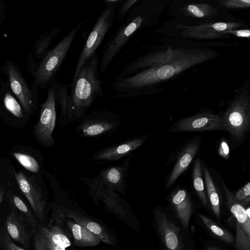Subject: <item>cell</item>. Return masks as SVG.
I'll return each instance as SVG.
<instances>
[{"label": "cell", "instance_id": "1", "mask_svg": "<svg viewBox=\"0 0 250 250\" xmlns=\"http://www.w3.org/2000/svg\"><path fill=\"white\" fill-rule=\"evenodd\" d=\"M211 51H191L169 62L147 68L125 77L115 78L111 88L116 98L127 99L150 93L154 85L211 59Z\"/></svg>", "mask_w": 250, "mask_h": 250}, {"label": "cell", "instance_id": "2", "mask_svg": "<svg viewBox=\"0 0 250 250\" xmlns=\"http://www.w3.org/2000/svg\"><path fill=\"white\" fill-rule=\"evenodd\" d=\"M98 55L94 54L83 65L68 95L67 124L80 120L98 98H103L102 81L98 74Z\"/></svg>", "mask_w": 250, "mask_h": 250}, {"label": "cell", "instance_id": "3", "mask_svg": "<svg viewBox=\"0 0 250 250\" xmlns=\"http://www.w3.org/2000/svg\"><path fill=\"white\" fill-rule=\"evenodd\" d=\"M153 214L161 250H196L188 229L183 227L169 210L156 206Z\"/></svg>", "mask_w": 250, "mask_h": 250}, {"label": "cell", "instance_id": "4", "mask_svg": "<svg viewBox=\"0 0 250 250\" xmlns=\"http://www.w3.org/2000/svg\"><path fill=\"white\" fill-rule=\"evenodd\" d=\"M87 20L80 22L41 59L31 74L33 85L44 89L54 82L78 33Z\"/></svg>", "mask_w": 250, "mask_h": 250}, {"label": "cell", "instance_id": "5", "mask_svg": "<svg viewBox=\"0 0 250 250\" xmlns=\"http://www.w3.org/2000/svg\"><path fill=\"white\" fill-rule=\"evenodd\" d=\"M145 21L146 17L143 14L141 8L134 5L104 46L100 66L102 72L106 71L114 57L142 27Z\"/></svg>", "mask_w": 250, "mask_h": 250}, {"label": "cell", "instance_id": "6", "mask_svg": "<svg viewBox=\"0 0 250 250\" xmlns=\"http://www.w3.org/2000/svg\"><path fill=\"white\" fill-rule=\"evenodd\" d=\"M123 0H105V8L96 21L91 31L83 44L79 54L71 83L77 78L85 62L94 54L112 26L118 7Z\"/></svg>", "mask_w": 250, "mask_h": 250}, {"label": "cell", "instance_id": "7", "mask_svg": "<svg viewBox=\"0 0 250 250\" xmlns=\"http://www.w3.org/2000/svg\"><path fill=\"white\" fill-rule=\"evenodd\" d=\"M121 124L120 115L103 108L94 111L81 119L75 126V132L78 136L83 138L110 136L119 129Z\"/></svg>", "mask_w": 250, "mask_h": 250}, {"label": "cell", "instance_id": "8", "mask_svg": "<svg viewBox=\"0 0 250 250\" xmlns=\"http://www.w3.org/2000/svg\"><path fill=\"white\" fill-rule=\"evenodd\" d=\"M247 94L243 92L236 96L222 117L223 130L238 142L250 130V99Z\"/></svg>", "mask_w": 250, "mask_h": 250}, {"label": "cell", "instance_id": "9", "mask_svg": "<svg viewBox=\"0 0 250 250\" xmlns=\"http://www.w3.org/2000/svg\"><path fill=\"white\" fill-rule=\"evenodd\" d=\"M57 102L56 82H53L47 91L46 99L41 105L40 117L33 130L36 139L47 147H53L55 144L53 132L56 121Z\"/></svg>", "mask_w": 250, "mask_h": 250}, {"label": "cell", "instance_id": "10", "mask_svg": "<svg viewBox=\"0 0 250 250\" xmlns=\"http://www.w3.org/2000/svg\"><path fill=\"white\" fill-rule=\"evenodd\" d=\"M226 197L227 205L235 219L236 233L234 246L236 250H250V217L246 208L234 199L233 194L222 183Z\"/></svg>", "mask_w": 250, "mask_h": 250}, {"label": "cell", "instance_id": "11", "mask_svg": "<svg viewBox=\"0 0 250 250\" xmlns=\"http://www.w3.org/2000/svg\"><path fill=\"white\" fill-rule=\"evenodd\" d=\"M10 86L25 112H30L37 102L38 88L29 86L20 69L13 61L7 62L4 67Z\"/></svg>", "mask_w": 250, "mask_h": 250}, {"label": "cell", "instance_id": "12", "mask_svg": "<svg viewBox=\"0 0 250 250\" xmlns=\"http://www.w3.org/2000/svg\"><path fill=\"white\" fill-rule=\"evenodd\" d=\"M223 130L222 118L218 114L204 112L181 119L171 127V132Z\"/></svg>", "mask_w": 250, "mask_h": 250}, {"label": "cell", "instance_id": "13", "mask_svg": "<svg viewBox=\"0 0 250 250\" xmlns=\"http://www.w3.org/2000/svg\"><path fill=\"white\" fill-rule=\"evenodd\" d=\"M14 174L21 192L27 199L35 215L38 219L42 220L45 200L41 186L34 178L27 176L21 171Z\"/></svg>", "mask_w": 250, "mask_h": 250}, {"label": "cell", "instance_id": "14", "mask_svg": "<svg viewBox=\"0 0 250 250\" xmlns=\"http://www.w3.org/2000/svg\"><path fill=\"white\" fill-rule=\"evenodd\" d=\"M131 156L125 159L121 165L110 166L103 169L93 179L99 184L125 194L127 188V177Z\"/></svg>", "mask_w": 250, "mask_h": 250}, {"label": "cell", "instance_id": "15", "mask_svg": "<svg viewBox=\"0 0 250 250\" xmlns=\"http://www.w3.org/2000/svg\"><path fill=\"white\" fill-rule=\"evenodd\" d=\"M146 135L135 137L118 142L96 151L92 156L95 161H115L132 153L146 141Z\"/></svg>", "mask_w": 250, "mask_h": 250}, {"label": "cell", "instance_id": "16", "mask_svg": "<svg viewBox=\"0 0 250 250\" xmlns=\"http://www.w3.org/2000/svg\"><path fill=\"white\" fill-rule=\"evenodd\" d=\"M33 241L34 250H65L71 245L57 227L37 226Z\"/></svg>", "mask_w": 250, "mask_h": 250}, {"label": "cell", "instance_id": "17", "mask_svg": "<svg viewBox=\"0 0 250 250\" xmlns=\"http://www.w3.org/2000/svg\"><path fill=\"white\" fill-rule=\"evenodd\" d=\"M169 203L171 213L184 228L188 229L193 211V205L187 191L180 188L174 190L169 196Z\"/></svg>", "mask_w": 250, "mask_h": 250}, {"label": "cell", "instance_id": "18", "mask_svg": "<svg viewBox=\"0 0 250 250\" xmlns=\"http://www.w3.org/2000/svg\"><path fill=\"white\" fill-rule=\"evenodd\" d=\"M5 226L12 240L26 248L29 247L31 237L35 232L29 229L28 228H33L21 214L12 210L6 217Z\"/></svg>", "mask_w": 250, "mask_h": 250}, {"label": "cell", "instance_id": "19", "mask_svg": "<svg viewBox=\"0 0 250 250\" xmlns=\"http://www.w3.org/2000/svg\"><path fill=\"white\" fill-rule=\"evenodd\" d=\"M200 144V138H195L188 142L182 150L174 167L167 180L165 185L166 189L172 186L179 176L188 168L198 150Z\"/></svg>", "mask_w": 250, "mask_h": 250}, {"label": "cell", "instance_id": "20", "mask_svg": "<svg viewBox=\"0 0 250 250\" xmlns=\"http://www.w3.org/2000/svg\"><path fill=\"white\" fill-rule=\"evenodd\" d=\"M203 171L208 201L214 215L219 219L221 213L220 200L215 185L210 172L206 167L203 168Z\"/></svg>", "mask_w": 250, "mask_h": 250}, {"label": "cell", "instance_id": "21", "mask_svg": "<svg viewBox=\"0 0 250 250\" xmlns=\"http://www.w3.org/2000/svg\"><path fill=\"white\" fill-rule=\"evenodd\" d=\"M202 171L201 162L200 159L197 158L194 163L192 171L193 188L202 204L205 207H208V201L205 192Z\"/></svg>", "mask_w": 250, "mask_h": 250}, {"label": "cell", "instance_id": "22", "mask_svg": "<svg viewBox=\"0 0 250 250\" xmlns=\"http://www.w3.org/2000/svg\"><path fill=\"white\" fill-rule=\"evenodd\" d=\"M61 29V27H56L49 33L42 35L35 42L32 48L36 59L41 60L47 53L52 41L60 32Z\"/></svg>", "mask_w": 250, "mask_h": 250}, {"label": "cell", "instance_id": "23", "mask_svg": "<svg viewBox=\"0 0 250 250\" xmlns=\"http://www.w3.org/2000/svg\"><path fill=\"white\" fill-rule=\"evenodd\" d=\"M198 216L205 227L216 237L227 244L234 243L233 235L227 229L204 214L199 213Z\"/></svg>", "mask_w": 250, "mask_h": 250}, {"label": "cell", "instance_id": "24", "mask_svg": "<svg viewBox=\"0 0 250 250\" xmlns=\"http://www.w3.org/2000/svg\"><path fill=\"white\" fill-rule=\"evenodd\" d=\"M68 86L56 82V91L57 102L59 103L61 113L59 118V123L62 127L66 126L67 124V105Z\"/></svg>", "mask_w": 250, "mask_h": 250}, {"label": "cell", "instance_id": "25", "mask_svg": "<svg viewBox=\"0 0 250 250\" xmlns=\"http://www.w3.org/2000/svg\"><path fill=\"white\" fill-rule=\"evenodd\" d=\"M9 201L12 206L16 209V211L25 218L30 226L36 229L37 226L36 219L25 203L15 195L10 197Z\"/></svg>", "mask_w": 250, "mask_h": 250}, {"label": "cell", "instance_id": "26", "mask_svg": "<svg viewBox=\"0 0 250 250\" xmlns=\"http://www.w3.org/2000/svg\"><path fill=\"white\" fill-rule=\"evenodd\" d=\"M13 155L18 162L25 169L33 173H38L40 166L38 161L32 156L20 152H13Z\"/></svg>", "mask_w": 250, "mask_h": 250}, {"label": "cell", "instance_id": "27", "mask_svg": "<svg viewBox=\"0 0 250 250\" xmlns=\"http://www.w3.org/2000/svg\"><path fill=\"white\" fill-rule=\"evenodd\" d=\"M3 102L6 109L14 116L18 118L23 117V112L21 105L10 93L5 94Z\"/></svg>", "mask_w": 250, "mask_h": 250}, {"label": "cell", "instance_id": "28", "mask_svg": "<svg viewBox=\"0 0 250 250\" xmlns=\"http://www.w3.org/2000/svg\"><path fill=\"white\" fill-rule=\"evenodd\" d=\"M0 248L1 250H25L13 242L6 228L3 227H0Z\"/></svg>", "mask_w": 250, "mask_h": 250}, {"label": "cell", "instance_id": "29", "mask_svg": "<svg viewBox=\"0 0 250 250\" xmlns=\"http://www.w3.org/2000/svg\"><path fill=\"white\" fill-rule=\"evenodd\" d=\"M138 2V0H123L117 9L115 22H122L130 10Z\"/></svg>", "mask_w": 250, "mask_h": 250}, {"label": "cell", "instance_id": "30", "mask_svg": "<svg viewBox=\"0 0 250 250\" xmlns=\"http://www.w3.org/2000/svg\"><path fill=\"white\" fill-rule=\"evenodd\" d=\"M211 7L206 4H190L188 5L186 10L190 15L197 18H203L210 14Z\"/></svg>", "mask_w": 250, "mask_h": 250}, {"label": "cell", "instance_id": "31", "mask_svg": "<svg viewBox=\"0 0 250 250\" xmlns=\"http://www.w3.org/2000/svg\"><path fill=\"white\" fill-rule=\"evenodd\" d=\"M236 201L243 206L249 205L250 201V182H249L233 194Z\"/></svg>", "mask_w": 250, "mask_h": 250}, {"label": "cell", "instance_id": "32", "mask_svg": "<svg viewBox=\"0 0 250 250\" xmlns=\"http://www.w3.org/2000/svg\"><path fill=\"white\" fill-rule=\"evenodd\" d=\"M221 2L222 5L231 8H244L250 6V0H229Z\"/></svg>", "mask_w": 250, "mask_h": 250}, {"label": "cell", "instance_id": "33", "mask_svg": "<svg viewBox=\"0 0 250 250\" xmlns=\"http://www.w3.org/2000/svg\"><path fill=\"white\" fill-rule=\"evenodd\" d=\"M239 26L237 23L216 22L212 24V28L216 31L223 32L229 30Z\"/></svg>", "mask_w": 250, "mask_h": 250}, {"label": "cell", "instance_id": "34", "mask_svg": "<svg viewBox=\"0 0 250 250\" xmlns=\"http://www.w3.org/2000/svg\"><path fill=\"white\" fill-rule=\"evenodd\" d=\"M218 152L220 155L224 158H228L229 155V148L227 142L222 140L220 145Z\"/></svg>", "mask_w": 250, "mask_h": 250}, {"label": "cell", "instance_id": "35", "mask_svg": "<svg viewBox=\"0 0 250 250\" xmlns=\"http://www.w3.org/2000/svg\"><path fill=\"white\" fill-rule=\"evenodd\" d=\"M86 228L88 230L96 234H100L102 231L101 227L98 224L94 222H89L86 225Z\"/></svg>", "mask_w": 250, "mask_h": 250}, {"label": "cell", "instance_id": "36", "mask_svg": "<svg viewBox=\"0 0 250 250\" xmlns=\"http://www.w3.org/2000/svg\"><path fill=\"white\" fill-rule=\"evenodd\" d=\"M225 33H231L239 37L250 38V30L249 29H242L237 31H232L229 30L225 32Z\"/></svg>", "mask_w": 250, "mask_h": 250}, {"label": "cell", "instance_id": "37", "mask_svg": "<svg viewBox=\"0 0 250 250\" xmlns=\"http://www.w3.org/2000/svg\"><path fill=\"white\" fill-rule=\"evenodd\" d=\"M82 227L80 225L74 224L72 227V232L75 238L78 240L82 239Z\"/></svg>", "mask_w": 250, "mask_h": 250}, {"label": "cell", "instance_id": "38", "mask_svg": "<svg viewBox=\"0 0 250 250\" xmlns=\"http://www.w3.org/2000/svg\"><path fill=\"white\" fill-rule=\"evenodd\" d=\"M4 195V191L3 189L0 187V206L3 200V197Z\"/></svg>", "mask_w": 250, "mask_h": 250}, {"label": "cell", "instance_id": "39", "mask_svg": "<svg viewBox=\"0 0 250 250\" xmlns=\"http://www.w3.org/2000/svg\"><path fill=\"white\" fill-rule=\"evenodd\" d=\"M206 250H219L217 248L213 246L208 247Z\"/></svg>", "mask_w": 250, "mask_h": 250}]
</instances>
